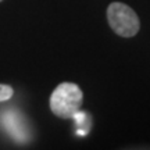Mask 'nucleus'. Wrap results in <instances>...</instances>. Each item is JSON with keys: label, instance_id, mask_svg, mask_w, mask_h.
<instances>
[{"label": "nucleus", "instance_id": "nucleus-1", "mask_svg": "<svg viewBox=\"0 0 150 150\" xmlns=\"http://www.w3.org/2000/svg\"><path fill=\"white\" fill-rule=\"evenodd\" d=\"M83 100V93L78 85L72 82H63L53 91L50 96V110L59 118L70 120L79 111Z\"/></svg>", "mask_w": 150, "mask_h": 150}, {"label": "nucleus", "instance_id": "nucleus-2", "mask_svg": "<svg viewBox=\"0 0 150 150\" xmlns=\"http://www.w3.org/2000/svg\"><path fill=\"white\" fill-rule=\"evenodd\" d=\"M108 25L114 32L122 38H132L139 32V18L129 6L114 1L107 7Z\"/></svg>", "mask_w": 150, "mask_h": 150}, {"label": "nucleus", "instance_id": "nucleus-3", "mask_svg": "<svg viewBox=\"0 0 150 150\" xmlns=\"http://www.w3.org/2000/svg\"><path fill=\"white\" fill-rule=\"evenodd\" d=\"M14 95V91L10 85H4V83H0V102H7L10 100Z\"/></svg>", "mask_w": 150, "mask_h": 150}, {"label": "nucleus", "instance_id": "nucleus-4", "mask_svg": "<svg viewBox=\"0 0 150 150\" xmlns=\"http://www.w3.org/2000/svg\"><path fill=\"white\" fill-rule=\"evenodd\" d=\"M0 1H1V0H0Z\"/></svg>", "mask_w": 150, "mask_h": 150}]
</instances>
